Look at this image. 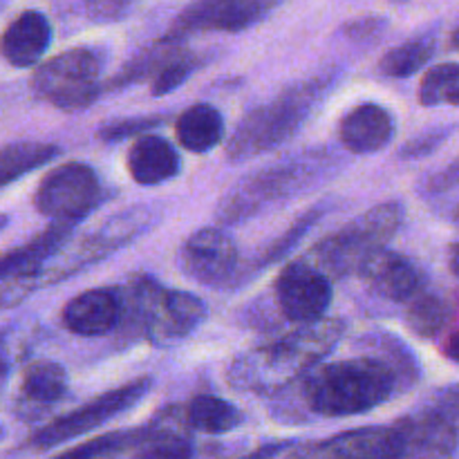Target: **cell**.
<instances>
[{"instance_id":"6da1fadb","label":"cell","mask_w":459,"mask_h":459,"mask_svg":"<svg viewBox=\"0 0 459 459\" xmlns=\"http://www.w3.org/2000/svg\"><path fill=\"white\" fill-rule=\"evenodd\" d=\"M345 334L339 318L300 323L294 332L260 348L247 350L227 368V384L238 393L278 394L314 370Z\"/></svg>"},{"instance_id":"7a4b0ae2","label":"cell","mask_w":459,"mask_h":459,"mask_svg":"<svg viewBox=\"0 0 459 459\" xmlns=\"http://www.w3.org/2000/svg\"><path fill=\"white\" fill-rule=\"evenodd\" d=\"M299 384L300 415L327 420L366 415L390 402L402 388L397 370L381 354L327 363Z\"/></svg>"},{"instance_id":"3957f363","label":"cell","mask_w":459,"mask_h":459,"mask_svg":"<svg viewBox=\"0 0 459 459\" xmlns=\"http://www.w3.org/2000/svg\"><path fill=\"white\" fill-rule=\"evenodd\" d=\"M336 72L332 74H318L314 79L296 83L278 94L273 101L263 103L247 112L236 126L233 134L227 142V160L240 161L251 157L264 155L269 151H276L285 142H290L300 126L307 121L316 103L327 94V90L334 85Z\"/></svg>"},{"instance_id":"277c9868","label":"cell","mask_w":459,"mask_h":459,"mask_svg":"<svg viewBox=\"0 0 459 459\" xmlns=\"http://www.w3.org/2000/svg\"><path fill=\"white\" fill-rule=\"evenodd\" d=\"M332 169L327 151H309L242 178L218 202V220L240 224L314 186Z\"/></svg>"},{"instance_id":"5b68a950","label":"cell","mask_w":459,"mask_h":459,"mask_svg":"<svg viewBox=\"0 0 459 459\" xmlns=\"http://www.w3.org/2000/svg\"><path fill=\"white\" fill-rule=\"evenodd\" d=\"M119 296L124 314L133 316L152 348L182 343L206 318L204 300L191 291L169 290L151 276L133 278Z\"/></svg>"},{"instance_id":"8992f818","label":"cell","mask_w":459,"mask_h":459,"mask_svg":"<svg viewBox=\"0 0 459 459\" xmlns=\"http://www.w3.org/2000/svg\"><path fill=\"white\" fill-rule=\"evenodd\" d=\"M402 220L403 209L399 202L377 204L341 227L339 231L318 240L305 258L312 260L330 278H348L361 273L363 264L377 251L385 249V245L397 236Z\"/></svg>"},{"instance_id":"52a82bcc","label":"cell","mask_w":459,"mask_h":459,"mask_svg":"<svg viewBox=\"0 0 459 459\" xmlns=\"http://www.w3.org/2000/svg\"><path fill=\"white\" fill-rule=\"evenodd\" d=\"M103 54L94 48H74L56 54L36 70L31 90L63 112L92 106L103 92Z\"/></svg>"},{"instance_id":"ba28073f","label":"cell","mask_w":459,"mask_h":459,"mask_svg":"<svg viewBox=\"0 0 459 459\" xmlns=\"http://www.w3.org/2000/svg\"><path fill=\"white\" fill-rule=\"evenodd\" d=\"M152 388L151 377H139V379L130 381V384L119 385V388L103 393L94 397L92 402L83 403L76 411L67 412V415L58 417V420L49 421L48 426L36 430L25 446L31 451H52V448L61 446V444L72 442V439L81 437V435L90 433V430L99 429L106 421L115 420V417L124 415L126 411L137 406Z\"/></svg>"},{"instance_id":"9c48e42d","label":"cell","mask_w":459,"mask_h":459,"mask_svg":"<svg viewBox=\"0 0 459 459\" xmlns=\"http://www.w3.org/2000/svg\"><path fill=\"white\" fill-rule=\"evenodd\" d=\"M151 224L152 215L143 206H134V209L124 211V213L112 215L97 231L85 236L81 242H76L74 249L63 251L49 267H45L40 285L63 282L70 276H74V273L88 269L90 264L101 263L103 258L117 254L119 249L128 247L130 242L137 240Z\"/></svg>"},{"instance_id":"30bf717a","label":"cell","mask_w":459,"mask_h":459,"mask_svg":"<svg viewBox=\"0 0 459 459\" xmlns=\"http://www.w3.org/2000/svg\"><path fill=\"white\" fill-rule=\"evenodd\" d=\"M76 222L52 220L43 233L31 238L27 245L16 247L4 254L0 264V294H3V309L16 307L18 303L34 294L40 287L45 263L56 258L70 242Z\"/></svg>"},{"instance_id":"8fae6325","label":"cell","mask_w":459,"mask_h":459,"mask_svg":"<svg viewBox=\"0 0 459 459\" xmlns=\"http://www.w3.org/2000/svg\"><path fill=\"white\" fill-rule=\"evenodd\" d=\"M34 202L45 218L81 222L103 202L101 179L92 166L67 161L40 179Z\"/></svg>"},{"instance_id":"7c38bea8","label":"cell","mask_w":459,"mask_h":459,"mask_svg":"<svg viewBox=\"0 0 459 459\" xmlns=\"http://www.w3.org/2000/svg\"><path fill=\"white\" fill-rule=\"evenodd\" d=\"M282 0H193L173 21L166 39L186 40L200 31H242L263 21Z\"/></svg>"},{"instance_id":"4fadbf2b","label":"cell","mask_w":459,"mask_h":459,"mask_svg":"<svg viewBox=\"0 0 459 459\" xmlns=\"http://www.w3.org/2000/svg\"><path fill=\"white\" fill-rule=\"evenodd\" d=\"M282 316L294 323H312L327 314L332 305V278L307 258L287 264L273 285Z\"/></svg>"},{"instance_id":"5bb4252c","label":"cell","mask_w":459,"mask_h":459,"mask_svg":"<svg viewBox=\"0 0 459 459\" xmlns=\"http://www.w3.org/2000/svg\"><path fill=\"white\" fill-rule=\"evenodd\" d=\"M178 267L197 285H233L238 272V245L224 229H200L179 247Z\"/></svg>"},{"instance_id":"9a60e30c","label":"cell","mask_w":459,"mask_h":459,"mask_svg":"<svg viewBox=\"0 0 459 459\" xmlns=\"http://www.w3.org/2000/svg\"><path fill=\"white\" fill-rule=\"evenodd\" d=\"M290 453L307 457H403V439L397 424L366 426V429L345 430L323 442L305 444Z\"/></svg>"},{"instance_id":"2e32d148","label":"cell","mask_w":459,"mask_h":459,"mask_svg":"<svg viewBox=\"0 0 459 459\" xmlns=\"http://www.w3.org/2000/svg\"><path fill=\"white\" fill-rule=\"evenodd\" d=\"M67 372L56 361H36L22 370L21 385L13 397V417L21 421H40L67 394Z\"/></svg>"},{"instance_id":"e0dca14e","label":"cell","mask_w":459,"mask_h":459,"mask_svg":"<svg viewBox=\"0 0 459 459\" xmlns=\"http://www.w3.org/2000/svg\"><path fill=\"white\" fill-rule=\"evenodd\" d=\"M372 294L393 303H408L426 290L424 273L415 263L397 251L381 249L363 264L361 273Z\"/></svg>"},{"instance_id":"ac0fdd59","label":"cell","mask_w":459,"mask_h":459,"mask_svg":"<svg viewBox=\"0 0 459 459\" xmlns=\"http://www.w3.org/2000/svg\"><path fill=\"white\" fill-rule=\"evenodd\" d=\"M124 316V305L117 290H88L67 300L61 321L76 336L110 334Z\"/></svg>"},{"instance_id":"d6986e66","label":"cell","mask_w":459,"mask_h":459,"mask_svg":"<svg viewBox=\"0 0 459 459\" xmlns=\"http://www.w3.org/2000/svg\"><path fill=\"white\" fill-rule=\"evenodd\" d=\"M394 424L403 439V457H451L459 451L455 421L435 415L426 408Z\"/></svg>"},{"instance_id":"ffe728a7","label":"cell","mask_w":459,"mask_h":459,"mask_svg":"<svg viewBox=\"0 0 459 459\" xmlns=\"http://www.w3.org/2000/svg\"><path fill=\"white\" fill-rule=\"evenodd\" d=\"M394 117L379 103H361L341 119L339 137L345 151L354 155H375L394 137Z\"/></svg>"},{"instance_id":"44dd1931","label":"cell","mask_w":459,"mask_h":459,"mask_svg":"<svg viewBox=\"0 0 459 459\" xmlns=\"http://www.w3.org/2000/svg\"><path fill=\"white\" fill-rule=\"evenodd\" d=\"M52 43V25L36 9H25L3 34V56L12 67H31L43 61Z\"/></svg>"},{"instance_id":"7402d4cb","label":"cell","mask_w":459,"mask_h":459,"mask_svg":"<svg viewBox=\"0 0 459 459\" xmlns=\"http://www.w3.org/2000/svg\"><path fill=\"white\" fill-rule=\"evenodd\" d=\"M182 169L178 151L160 134H142L128 151V173L142 186H157L178 178Z\"/></svg>"},{"instance_id":"603a6c76","label":"cell","mask_w":459,"mask_h":459,"mask_svg":"<svg viewBox=\"0 0 459 459\" xmlns=\"http://www.w3.org/2000/svg\"><path fill=\"white\" fill-rule=\"evenodd\" d=\"M175 134L184 151L204 155L222 143L224 119L218 108L211 103H195L178 117Z\"/></svg>"},{"instance_id":"cb8c5ba5","label":"cell","mask_w":459,"mask_h":459,"mask_svg":"<svg viewBox=\"0 0 459 459\" xmlns=\"http://www.w3.org/2000/svg\"><path fill=\"white\" fill-rule=\"evenodd\" d=\"M245 415L238 406L215 394H200L186 406V421L193 430L204 435H224L236 430Z\"/></svg>"},{"instance_id":"d4e9b609","label":"cell","mask_w":459,"mask_h":459,"mask_svg":"<svg viewBox=\"0 0 459 459\" xmlns=\"http://www.w3.org/2000/svg\"><path fill=\"white\" fill-rule=\"evenodd\" d=\"M184 40H173V39H160L155 45H148V48L139 49L128 63H124L119 72L108 81L106 90H124L128 85L137 83L143 76H155L166 63L173 56H178L182 52Z\"/></svg>"},{"instance_id":"484cf974","label":"cell","mask_w":459,"mask_h":459,"mask_svg":"<svg viewBox=\"0 0 459 459\" xmlns=\"http://www.w3.org/2000/svg\"><path fill=\"white\" fill-rule=\"evenodd\" d=\"M61 148L45 142H13L7 143L0 152V179L3 186H9L16 179L25 178L31 170L49 164L58 157Z\"/></svg>"},{"instance_id":"4316f807","label":"cell","mask_w":459,"mask_h":459,"mask_svg":"<svg viewBox=\"0 0 459 459\" xmlns=\"http://www.w3.org/2000/svg\"><path fill=\"white\" fill-rule=\"evenodd\" d=\"M451 318L453 305L444 296L424 290L415 299L408 300L406 325L420 339H433V336L442 334Z\"/></svg>"},{"instance_id":"83f0119b","label":"cell","mask_w":459,"mask_h":459,"mask_svg":"<svg viewBox=\"0 0 459 459\" xmlns=\"http://www.w3.org/2000/svg\"><path fill=\"white\" fill-rule=\"evenodd\" d=\"M435 48H437L435 34L415 36L399 48L385 52L379 61V72L388 79H408V76L417 74L424 65H429Z\"/></svg>"},{"instance_id":"f1b7e54d","label":"cell","mask_w":459,"mask_h":459,"mask_svg":"<svg viewBox=\"0 0 459 459\" xmlns=\"http://www.w3.org/2000/svg\"><path fill=\"white\" fill-rule=\"evenodd\" d=\"M152 426H143V429H128L117 430V433H108L103 437L85 442L81 446L70 448L63 455L65 457H119V455H142L143 446L151 442Z\"/></svg>"},{"instance_id":"f546056e","label":"cell","mask_w":459,"mask_h":459,"mask_svg":"<svg viewBox=\"0 0 459 459\" xmlns=\"http://www.w3.org/2000/svg\"><path fill=\"white\" fill-rule=\"evenodd\" d=\"M327 211H330V209H327V204H318V206H314L312 211H307V213H305V215H300V218L296 220V222L291 224V227L287 229V231L282 233L281 238H276V240H273L272 245L267 247V249L260 251V254L255 255V260L249 264V269H247V272L242 273V276L247 278L251 272L258 273V272H263L264 267H269V264L278 263V260H281L282 255H287V251H290L291 247L299 245L300 238H303L305 233H307L309 229H312V224H316L318 220H321L323 215L327 213Z\"/></svg>"},{"instance_id":"4dcf8cb0","label":"cell","mask_w":459,"mask_h":459,"mask_svg":"<svg viewBox=\"0 0 459 459\" xmlns=\"http://www.w3.org/2000/svg\"><path fill=\"white\" fill-rule=\"evenodd\" d=\"M459 90V63H439L430 67L420 83V103L437 108L451 103Z\"/></svg>"},{"instance_id":"1f68e13d","label":"cell","mask_w":459,"mask_h":459,"mask_svg":"<svg viewBox=\"0 0 459 459\" xmlns=\"http://www.w3.org/2000/svg\"><path fill=\"white\" fill-rule=\"evenodd\" d=\"M204 65V58L200 54H193L182 49L178 56L170 58L155 76H152L151 83V94L152 97H166V94L175 92L178 88H182L188 79L193 76V72H197Z\"/></svg>"},{"instance_id":"d6a6232c","label":"cell","mask_w":459,"mask_h":459,"mask_svg":"<svg viewBox=\"0 0 459 459\" xmlns=\"http://www.w3.org/2000/svg\"><path fill=\"white\" fill-rule=\"evenodd\" d=\"M375 341V348L379 350L381 357L390 363V366L397 370L399 381H402V388H411L420 379V366H417L415 357L411 354V350L402 343L399 339H393L388 334L372 336Z\"/></svg>"},{"instance_id":"836d02e7","label":"cell","mask_w":459,"mask_h":459,"mask_svg":"<svg viewBox=\"0 0 459 459\" xmlns=\"http://www.w3.org/2000/svg\"><path fill=\"white\" fill-rule=\"evenodd\" d=\"M166 115H143V117H130V119H119L106 124L103 128H99L97 137L101 142H124V139H137L142 134H146L148 130H152L155 126L164 124Z\"/></svg>"},{"instance_id":"e575fe53","label":"cell","mask_w":459,"mask_h":459,"mask_svg":"<svg viewBox=\"0 0 459 459\" xmlns=\"http://www.w3.org/2000/svg\"><path fill=\"white\" fill-rule=\"evenodd\" d=\"M426 411L459 424V384H451L433 393L426 402Z\"/></svg>"},{"instance_id":"d590c367","label":"cell","mask_w":459,"mask_h":459,"mask_svg":"<svg viewBox=\"0 0 459 459\" xmlns=\"http://www.w3.org/2000/svg\"><path fill=\"white\" fill-rule=\"evenodd\" d=\"M448 133H451L448 128L430 130V133H426V134H421V137L408 142L406 146L399 151V155H402L403 160H420V157H429L430 152H435L444 142H446Z\"/></svg>"},{"instance_id":"8d00e7d4","label":"cell","mask_w":459,"mask_h":459,"mask_svg":"<svg viewBox=\"0 0 459 459\" xmlns=\"http://www.w3.org/2000/svg\"><path fill=\"white\" fill-rule=\"evenodd\" d=\"M385 21L379 16H368V18H357V21L348 22L343 27V34L348 36L354 43H363V40H372L377 36L384 34Z\"/></svg>"},{"instance_id":"74e56055","label":"cell","mask_w":459,"mask_h":459,"mask_svg":"<svg viewBox=\"0 0 459 459\" xmlns=\"http://www.w3.org/2000/svg\"><path fill=\"white\" fill-rule=\"evenodd\" d=\"M81 3L99 21H119L130 12L134 0H81Z\"/></svg>"},{"instance_id":"f35d334b","label":"cell","mask_w":459,"mask_h":459,"mask_svg":"<svg viewBox=\"0 0 459 459\" xmlns=\"http://www.w3.org/2000/svg\"><path fill=\"white\" fill-rule=\"evenodd\" d=\"M455 186H459V157L448 166H444L439 173H435L433 178L429 179V184H426V188H429L430 193H444L448 191V188Z\"/></svg>"},{"instance_id":"ab89813d","label":"cell","mask_w":459,"mask_h":459,"mask_svg":"<svg viewBox=\"0 0 459 459\" xmlns=\"http://www.w3.org/2000/svg\"><path fill=\"white\" fill-rule=\"evenodd\" d=\"M444 354H446V359H451L453 363H459V334L448 339V343L444 345Z\"/></svg>"},{"instance_id":"60d3db41","label":"cell","mask_w":459,"mask_h":459,"mask_svg":"<svg viewBox=\"0 0 459 459\" xmlns=\"http://www.w3.org/2000/svg\"><path fill=\"white\" fill-rule=\"evenodd\" d=\"M448 267H451L453 276L459 278V242L451 245V249H448Z\"/></svg>"},{"instance_id":"b9f144b4","label":"cell","mask_w":459,"mask_h":459,"mask_svg":"<svg viewBox=\"0 0 459 459\" xmlns=\"http://www.w3.org/2000/svg\"><path fill=\"white\" fill-rule=\"evenodd\" d=\"M451 48L459 49V27L455 31H453V36H451Z\"/></svg>"},{"instance_id":"7bdbcfd3","label":"cell","mask_w":459,"mask_h":459,"mask_svg":"<svg viewBox=\"0 0 459 459\" xmlns=\"http://www.w3.org/2000/svg\"><path fill=\"white\" fill-rule=\"evenodd\" d=\"M453 222H455L459 227V204L455 206V209H453Z\"/></svg>"},{"instance_id":"ee69618b","label":"cell","mask_w":459,"mask_h":459,"mask_svg":"<svg viewBox=\"0 0 459 459\" xmlns=\"http://www.w3.org/2000/svg\"><path fill=\"white\" fill-rule=\"evenodd\" d=\"M451 106H459V90H457V92H455V97H453Z\"/></svg>"},{"instance_id":"f6af8a7d","label":"cell","mask_w":459,"mask_h":459,"mask_svg":"<svg viewBox=\"0 0 459 459\" xmlns=\"http://www.w3.org/2000/svg\"><path fill=\"white\" fill-rule=\"evenodd\" d=\"M390 3H408V0H390Z\"/></svg>"}]
</instances>
